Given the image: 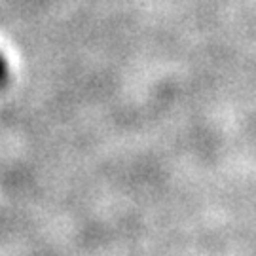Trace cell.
Here are the masks:
<instances>
[{
  "instance_id": "obj_1",
  "label": "cell",
  "mask_w": 256,
  "mask_h": 256,
  "mask_svg": "<svg viewBox=\"0 0 256 256\" xmlns=\"http://www.w3.org/2000/svg\"><path fill=\"white\" fill-rule=\"evenodd\" d=\"M10 78V66H8V61H6V57L0 54V88L2 86H6Z\"/></svg>"
}]
</instances>
